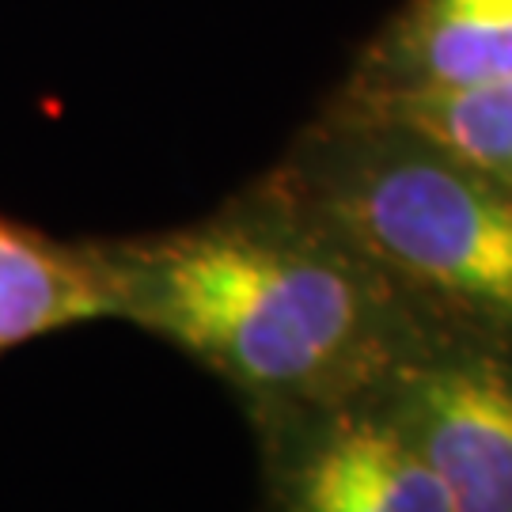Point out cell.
Instances as JSON below:
<instances>
[{"label": "cell", "mask_w": 512, "mask_h": 512, "mask_svg": "<svg viewBox=\"0 0 512 512\" xmlns=\"http://www.w3.org/2000/svg\"><path fill=\"white\" fill-rule=\"evenodd\" d=\"M110 319L160 338L232 391L243 418L368 387L418 319L266 175L198 220L95 236Z\"/></svg>", "instance_id": "obj_1"}, {"label": "cell", "mask_w": 512, "mask_h": 512, "mask_svg": "<svg viewBox=\"0 0 512 512\" xmlns=\"http://www.w3.org/2000/svg\"><path fill=\"white\" fill-rule=\"evenodd\" d=\"M262 175L418 323L512 334V186L399 118L334 95Z\"/></svg>", "instance_id": "obj_2"}, {"label": "cell", "mask_w": 512, "mask_h": 512, "mask_svg": "<svg viewBox=\"0 0 512 512\" xmlns=\"http://www.w3.org/2000/svg\"><path fill=\"white\" fill-rule=\"evenodd\" d=\"M512 76V0H406L361 46L342 99H395Z\"/></svg>", "instance_id": "obj_5"}, {"label": "cell", "mask_w": 512, "mask_h": 512, "mask_svg": "<svg viewBox=\"0 0 512 512\" xmlns=\"http://www.w3.org/2000/svg\"><path fill=\"white\" fill-rule=\"evenodd\" d=\"M95 319H110V296L92 239H57L0 209V361Z\"/></svg>", "instance_id": "obj_6"}, {"label": "cell", "mask_w": 512, "mask_h": 512, "mask_svg": "<svg viewBox=\"0 0 512 512\" xmlns=\"http://www.w3.org/2000/svg\"><path fill=\"white\" fill-rule=\"evenodd\" d=\"M372 384L452 512H512V334L418 323Z\"/></svg>", "instance_id": "obj_3"}, {"label": "cell", "mask_w": 512, "mask_h": 512, "mask_svg": "<svg viewBox=\"0 0 512 512\" xmlns=\"http://www.w3.org/2000/svg\"><path fill=\"white\" fill-rule=\"evenodd\" d=\"M247 425L262 512H452L376 384Z\"/></svg>", "instance_id": "obj_4"}, {"label": "cell", "mask_w": 512, "mask_h": 512, "mask_svg": "<svg viewBox=\"0 0 512 512\" xmlns=\"http://www.w3.org/2000/svg\"><path fill=\"white\" fill-rule=\"evenodd\" d=\"M342 99V95H334ZM353 107L391 114L418 133L433 137L448 152L463 156L478 171L512 186V76L452 88L429 95H395V99H342Z\"/></svg>", "instance_id": "obj_7"}]
</instances>
